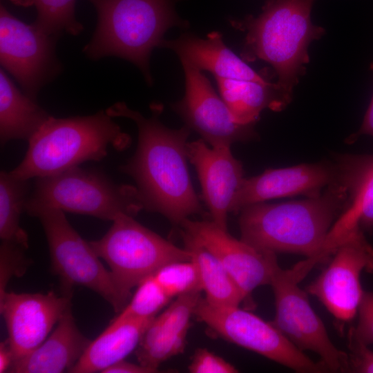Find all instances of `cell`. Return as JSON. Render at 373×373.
Segmentation results:
<instances>
[{
  "label": "cell",
  "instance_id": "6da1fadb",
  "mask_svg": "<svg viewBox=\"0 0 373 373\" xmlns=\"http://www.w3.org/2000/svg\"><path fill=\"white\" fill-rule=\"evenodd\" d=\"M150 108L149 117L124 102L106 110L112 117L132 120L137 128L135 152L119 171L135 181L144 209L180 225L189 216L202 213L187 166V140L191 130L186 125L173 129L163 124L161 104L152 103Z\"/></svg>",
  "mask_w": 373,
  "mask_h": 373
},
{
  "label": "cell",
  "instance_id": "7a4b0ae2",
  "mask_svg": "<svg viewBox=\"0 0 373 373\" xmlns=\"http://www.w3.org/2000/svg\"><path fill=\"white\" fill-rule=\"evenodd\" d=\"M347 201L346 191L336 180L321 193L304 200L251 204L239 212L240 239L262 251L313 258Z\"/></svg>",
  "mask_w": 373,
  "mask_h": 373
},
{
  "label": "cell",
  "instance_id": "3957f363",
  "mask_svg": "<svg viewBox=\"0 0 373 373\" xmlns=\"http://www.w3.org/2000/svg\"><path fill=\"white\" fill-rule=\"evenodd\" d=\"M315 0H267L257 16L231 19V25L246 33L240 57L245 61L269 64L287 105L309 62L308 48L325 32L312 22Z\"/></svg>",
  "mask_w": 373,
  "mask_h": 373
},
{
  "label": "cell",
  "instance_id": "277c9868",
  "mask_svg": "<svg viewBox=\"0 0 373 373\" xmlns=\"http://www.w3.org/2000/svg\"><path fill=\"white\" fill-rule=\"evenodd\" d=\"M97 11V22L83 52L93 60L114 56L127 60L142 72L146 83L153 79L150 58L166 31L187 29L189 23L176 11L185 0H88Z\"/></svg>",
  "mask_w": 373,
  "mask_h": 373
},
{
  "label": "cell",
  "instance_id": "5b68a950",
  "mask_svg": "<svg viewBox=\"0 0 373 373\" xmlns=\"http://www.w3.org/2000/svg\"><path fill=\"white\" fill-rule=\"evenodd\" d=\"M101 110L85 116H51L28 141L21 162L12 173L30 180L59 173L88 161H99L110 147L122 151L131 137Z\"/></svg>",
  "mask_w": 373,
  "mask_h": 373
},
{
  "label": "cell",
  "instance_id": "8992f818",
  "mask_svg": "<svg viewBox=\"0 0 373 373\" xmlns=\"http://www.w3.org/2000/svg\"><path fill=\"white\" fill-rule=\"evenodd\" d=\"M45 209L113 222L121 213L134 217L144 206L135 186L117 184L101 171L76 166L35 178L24 211L34 216Z\"/></svg>",
  "mask_w": 373,
  "mask_h": 373
},
{
  "label": "cell",
  "instance_id": "52a82bcc",
  "mask_svg": "<svg viewBox=\"0 0 373 373\" xmlns=\"http://www.w3.org/2000/svg\"><path fill=\"white\" fill-rule=\"evenodd\" d=\"M89 242L108 264L127 302L132 289L164 265L191 260L187 249L174 245L125 213L115 218L101 238Z\"/></svg>",
  "mask_w": 373,
  "mask_h": 373
},
{
  "label": "cell",
  "instance_id": "ba28073f",
  "mask_svg": "<svg viewBox=\"0 0 373 373\" xmlns=\"http://www.w3.org/2000/svg\"><path fill=\"white\" fill-rule=\"evenodd\" d=\"M43 227L52 271L61 279L64 290L74 285L86 287L121 312L127 301L117 289L112 274L100 261L89 242L84 240L67 220L64 212L45 209L37 212Z\"/></svg>",
  "mask_w": 373,
  "mask_h": 373
},
{
  "label": "cell",
  "instance_id": "9c48e42d",
  "mask_svg": "<svg viewBox=\"0 0 373 373\" xmlns=\"http://www.w3.org/2000/svg\"><path fill=\"white\" fill-rule=\"evenodd\" d=\"M305 276L296 265L290 269L277 266L270 283L276 309L271 323L300 350L317 354L328 370L349 372L348 354L332 343L306 292L298 286Z\"/></svg>",
  "mask_w": 373,
  "mask_h": 373
},
{
  "label": "cell",
  "instance_id": "30bf717a",
  "mask_svg": "<svg viewBox=\"0 0 373 373\" xmlns=\"http://www.w3.org/2000/svg\"><path fill=\"white\" fill-rule=\"evenodd\" d=\"M194 315L225 340L298 372L328 370L303 354L271 322L239 306H216L200 300Z\"/></svg>",
  "mask_w": 373,
  "mask_h": 373
},
{
  "label": "cell",
  "instance_id": "8fae6325",
  "mask_svg": "<svg viewBox=\"0 0 373 373\" xmlns=\"http://www.w3.org/2000/svg\"><path fill=\"white\" fill-rule=\"evenodd\" d=\"M57 39L33 23L17 19L1 5V65L35 100L41 88L60 70L55 51Z\"/></svg>",
  "mask_w": 373,
  "mask_h": 373
},
{
  "label": "cell",
  "instance_id": "7c38bea8",
  "mask_svg": "<svg viewBox=\"0 0 373 373\" xmlns=\"http://www.w3.org/2000/svg\"><path fill=\"white\" fill-rule=\"evenodd\" d=\"M184 74V95L172 104L191 131L198 133L210 146H231L258 137L255 124L238 122L210 81L190 64L181 61Z\"/></svg>",
  "mask_w": 373,
  "mask_h": 373
},
{
  "label": "cell",
  "instance_id": "4fadbf2b",
  "mask_svg": "<svg viewBox=\"0 0 373 373\" xmlns=\"http://www.w3.org/2000/svg\"><path fill=\"white\" fill-rule=\"evenodd\" d=\"M363 270L373 272V247L364 233L357 232L342 243L321 274L307 287L338 321L347 323L356 315L364 291Z\"/></svg>",
  "mask_w": 373,
  "mask_h": 373
},
{
  "label": "cell",
  "instance_id": "5bb4252c",
  "mask_svg": "<svg viewBox=\"0 0 373 373\" xmlns=\"http://www.w3.org/2000/svg\"><path fill=\"white\" fill-rule=\"evenodd\" d=\"M64 291L61 295L54 291L45 294L6 291L0 295V312L6 323L7 341L14 361L39 346L71 307L72 292Z\"/></svg>",
  "mask_w": 373,
  "mask_h": 373
},
{
  "label": "cell",
  "instance_id": "9a60e30c",
  "mask_svg": "<svg viewBox=\"0 0 373 373\" xmlns=\"http://www.w3.org/2000/svg\"><path fill=\"white\" fill-rule=\"evenodd\" d=\"M182 231L208 249L231 275L245 300L257 287L270 285L278 265L276 254L258 249L231 236L211 221L184 220Z\"/></svg>",
  "mask_w": 373,
  "mask_h": 373
},
{
  "label": "cell",
  "instance_id": "2e32d148",
  "mask_svg": "<svg viewBox=\"0 0 373 373\" xmlns=\"http://www.w3.org/2000/svg\"><path fill=\"white\" fill-rule=\"evenodd\" d=\"M334 164L347 201L317 255L321 261L354 233L373 232V153L338 155Z\"/></svg>",
  "mask_w": 373,
  "mask_h": 373
},
{
  "label": "cell",
  "instance_id": "e0dca14e",
  "mask_svg": "<svg viewBox=\"0 0 373 373\" xmlns=\"http://www.w3.org/2000/svg\"><path fill=\"white\" fill-rule=\"evenodd\" d=\"M336 180L334 163L324 162L269 169L260 175L244 178L233 200L231 212L239 213L247 206L275 198L314 196Z\"/></svg>",
  "mask_w": 373,
  "mask_h": 373
},
{
  "label": "cell",
  "instance_id": "ac0fdd59",
  "mask_svg": "<svg viewBox=\"0 0 373 373\" xmlns=\"http://www.w3.org/2000/svg\"><path fill=\"white\" fill-rule=\"evenodd\" d=\"M188 160L195 167L212 221L227 230V215L244 179L243 168L231 146H208L202 139L187 143Z\"/></svg>",
  "mask_w": 373,
  "mask_h": 373
},
{
  "label": "cell",
  "instance_id": "d6986e66",
  "mask_svg": "<svg viewBox=\"0 0 373 373\" xmlns=\"http://www.w3.org/2000/svg\"><path fill=\"white\" fill-rule=\"evenodd\" d=\"M160 48L173 51L180 61H186L200 70L209 71L215 78L269 82L267 73L255 71L231 51L218 31L209 33L206 38L184 32L175 39H164Z\"/></svg>",
  "mask_w": 373,
  "mask_h": 373
},
{
  "label": "cell",
  "instance_id": "ffe728a7",
  "mask_svg": "<svg viewBox=\"0 0 373 373\" xmlns=\"http://www.w3.org/2000/svg\"><path fill=\"white\" fill-rule=\"evenodd\" d=\"M90 341L79 331L70 307L46 340L15 360L10 373H60L78 361Z\"/></svg>",
  "mask_w": 373,
  "mask_h": 373
},
{
  "label": "cell",
  "instance_id": "44dd1931",
  "mask_svg": "<svg viewBox=\"0 0 373 373\" xmlns=\"http://www.w3.org/2000/svg\"><path fill=\"white\" fill-rule=\"evenodd\" d=\"M154 318H115L99 336L90 341L80 358L68 372H102L113 364L124 359L139 345Z\"/></svg>",
  "mask_w": 373,
  "mask_h": 373
},
{
  "label": "cell",
  "instance_id": "7402d4cb",
  "mask_svg": "<svg viewBox=\"0 0 373 373\" xmlns=\"http://www.w3.org/2000/svg\"><path fill=\"white\" fill-rule=\"evenodd\" d=\"M0 70V141H29L51 117Z\"/></svg>",
  "mask_w": 373,
  "mask_h": 373
},
{
  "label": "cell",
  "instance_id": "603a6c76",
  "mask_svg": "<svg viewBox=\"0 0 373 373\" xmlns=\"http://www.w3.org/2000/svg\"><path fill=\"white\" fill-rule=\"evenodd\" d=\"M216 79L220 97L240 123L255 124L262 110L280 111L287 106L276 82Z\"/></svg>",
  "mask_w": 373,
  "mask_h": 373
},
{
  "label": "cell",
  "instance_id": "cb8c5ba5",
  "mask_svg": "<svg viewBox=\"0 0 373 373\" xmlns=\"http://www.w3.org/2000/svg\"><path fill=\"white\" fill-rule=\"evenodd\" d=\"M182 236L198 268L204 299L216 306H239L245 297L219 260L187 233L182 231Z\"/></svg>",
  "mask_w": 373,
  "mask_h": 373
},
{
  "label": "cell",
  "instance_id": "d4e9b609",
  "mask_svg": "<svg viewBox=\"0 0 373 373\" xmlns=\"http://www.w3.org/2000/svg\"><path fill=\"white\" fill-rule=\"evenodd\" d=\"M30 193V180L14 175L11 171L0 172V238L28 247V237L20 226Z\"/></svg>",
  "mask_w": 373,
  "mask_h": 373
},
{
  "label": "cell",
  "instance_id": "484cf974",
  "mask_svg": "<svg viewBox=\"0 0 373 373\" xmlns=\"http://www.w3.org/2000/svg\"><path fill=\"white\" fill-rule=\"evenodd\" d=\"M23 6L33 5L37 17L33 24L44 33L58 38L63 33L78 35L83 30L75 12V0H10Z\"/></svg>",
  "mask_w": 373,
  "mask_h": 373
},
{
  "label": "cell",
  "instance_id": "4316f807",
  "mask_svg": "<svg viewBox=\"0 0 373 373\" xmlns=\"http://www.w3.org/2000/svg\"><path fill=\"white\" fill-rule=\"evenodd\" d=\"M200 300V292H192L178 296L175 300L157 317H155L146 329L139 347L146 346L154 341L186 332L190 318Z\"/></svg>",
  "mask_w": 373,
  "mask_h": 373
},
{
  "label": "cell",
  "instance_id": "83f0119b",
  "mask_svg": "<svg viewBox=\"0 0 373 373\" xmlns=\"http://www.w3.org/2000/svg\"><path fill=\"white\" fill-rule=\"evenodd\" d=\"M153 276L170 298L202 291L198 268L191 260L166 264Z\"/></svg>",
  "mask_w": 373,
  "mask_h": 373
},
{
  "label": "cell",
  "instance_id": "f1b7e54d",
  "mask_svg": "<svg viewBox=\"0 0 373 373\" xmlns=\"http://www.w3.org/2000/svg\"><path fill=\"white\" fill-rule=\"evenodd\" d=\"M137 287L131 300L116 318H154L171 299L153 275L143 279Z\"/></svg>",
  "mask_w": 373,
  "mask_h": 373
},
{
  "label": "cell",
  "instance_id": "f546056e",
  "mask_svg": "<svg viewBox=\"0 0 373 373\" xmlns=\"http://www.w3.org/2000/svg\"><path fill=\"white\" fill-rule=\"evenodd\" d=\"M25 246L1 240L0 246V295L6 291L8 281L12 277H20L27 269L30 260Z\"/></svg>",
  "mask_w": 373,
  "mask_h": 373
},
{
  "label": "cell",
  "instance_id": "4dcf8cb0",
  "mask_svg": "<svg viewBox=\"0 0 373 373\" xmlns=\"http://www.w3.org/2000/svg\"><path fill=\"white\" fill-rule=\"evenodd\" d=\"M189 370L191 373H235L236 367L205 348L195 350Z\"/></svg>",
  "mask_w": 373,
  "mask_h": 373
},
{
  "label": "cell",
  "instance_id": "1f68e13d",
  "mask_svg": "<svg viewBox=\"0 0 373 373\" xmlns=\"http://www.w3.org/2000/svg\"><path fill=\"white\" fill-rule=\"evenodd\" d=\"M357 314V325L349 332L369 346L373 344V292L364 291Z\"/></svg>",
  "mask_w": 373,
  "mask_h": 373
},
{
  "label": "cell",
  "instance_id": "d6a6232c",
  "mask_svg": "<svg viewBox=\"0 0 373 373\" xmlns=\"http://www.w3.org/2000/svg\"><path fill=\"white\" fill-rule=\"evenodd\" d=\"M349 372L373 373V351L348 332Z\"/></svg>",
  "mask_w": 373,
  "mask_h": 373
},
{
  "label": "cell",
  "instance_id": "836d02e7",
  "mask_svg": "<svg viewBox=\"0 0 373 373\" xmlns=\"http://www.w3.org/2000/svg\"><path fill=\"white\" fill-rule=\"evenodd\" d=\"M157 370L121 360L102 371L103 373H154Z\"/></svg>",
  "mask_w": 373,
  "mask_h": 373
},
{
  "label": "cell",
  "instance_id": "e575fe53",
  "mask_svg": "<svg viewBox=\"0 0 373 373\" xmlns=\"http://www.w3.org/2000/svg\"><path fill=\"white\" fill-rule=\"evenodd\" d=\"M373 70V63L370 66ZM361 135H368L373 137V96L370 106L364 116L363 123L358 132L349 137V142H354Z\"/></svg>",
  "mask_w": 373,
  "mask_h": 373
},
{
  "label": "cell",
  "instance_id": "d590c367",
  "mask_svg": "<svg viewBox=\"0 0 373 373\" xmlns=\"http://www.w3.org/2000/svg\"><path fill=\"white\" fill-rule=\"evenodd\" d=\"M13 361V354L6 339L0 343V372H8Z\"/></svg>",
  "mask_w": 373,
  "mask_h": 373
}]
</instances>
